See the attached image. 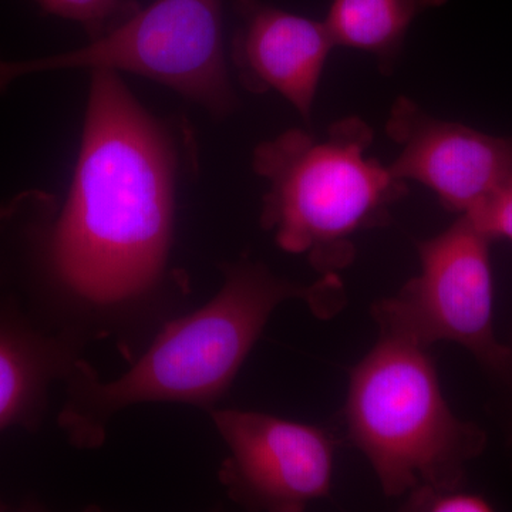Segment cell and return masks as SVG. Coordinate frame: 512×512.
<instances>
[{"label":"cell","mask_w":512,"mask_h":512,"mask_svg":"<svg viewBox=\"0 0 512 512\" xmlns=\"http://www.w3.org/2000/svg\"><path fill=\"white\" fill-rule=\"evenodd\" d=\"M197 163L185 119L156 116L120 73L92 70L66 202L30 190L0 207V309L84 349L185 291L170 269L175 197Z\"/></svg>","instance_id":"obj_1"},{"label":"cell","mask_w":512,"mask_h":512,"mask_svg":"<svg viewBox=\"0 0 512 512\" xmlns=\"http://www.w3.org/2000/svg\"><path fill=\"white\" fill-rule=\"evenodd\" d=\"M221 271L224 281L217 295L164 325L119 379L104 382L83 357L77 360L64 379L66 399L57 419L73 447L103 446L111 419L134 404H190L210 413L228 393L279 305L299 299L322 319L345 305L339 275L302 285L247 255L222 265Z\"/></svg>","instance_id":"obj_2"},{"label":"cell","mask_w":512,"mask_h":512,"mask_svg":"<svg viewBox=\"0 0 512 512\" xmlns=\"http://www.w3.org/2000/svg\"><path fill=\"white\" fill-rule=\"evenodd\" d=\"M372 143V127L348 117L323 137L291 128L252 153V170L268 183L261 227L322 276L348 268L353 238L389 224L390 208L409 191L390 165L367 157Z\"/></svg>","instance_id":"obj_3"},{"label":"cell","mask_w":512,"mask_h":512,"mask_svg":"<svg viewBox=\"0 0 512 512\" xmlns=\"http://www.w3.org/2000/svg\"><path fill=\"white\" fill-rule=\"evenodd\" d=\"M343 417L389 498L463 487L467 464L487 446V434L448 406L429 349L389 333L350 370Z\"/></svg>","instance_id":"obj_4"},{"label":"cell","mask_w":512,"mask_h":512,"mask_svg":"<svg viewBox=\"0 0 512 512\" xmlns=\"http://www.w3.org/2000/svg\"><path fill=\"white\" fill-rule=\"evenodd\" d=\"M76 69L147 77L215 120L239 107L225 56L222 0H154L82 49L22 62L0 57V94L26 74Z\"/></svg>","instance_id":"obj_5"},{"label":"cell","mask_w":512,"mask_h":512,"mask_svg":"<svg viewBox=\"0 0 512 512\" xmlns=\"http://www.w3.org/2000/svg\"><path fill=\"white\" fill-rule=\"evenodd\" d=\"M493 239L460 215L446 231L419 242L420 272L372 306L379 332L430 349L454 342L487 372L503 366L508 346L494 332Z\"/></svg>","instance_id":"obj_6"},{"label":"cell","mask_w":512,"mask_h":512,"mask_svg":"<svg viewBox=\"0 0 512 512\" xmlns=\"http://www.w3.org/2000/svg\"><path fill=\"white\" fill-rule=\"evenodd\" d=\"M229 456L218 480L251 511L299 512L332 491L336 440L329 430L237 409H212Z\"/></svg>","instance_id":"obj_7"},{"label":"cell","mask_w":512,"mask_h":512,"mask_svg":"<svg viewBox=\"0 0 512 512\" xmlns=\"http://www.w3.org/2000/svg\"><path fill=\"white\" fill-rule=\"evenodd\" d=\"M386 133L400 148L393 174L426 185L448 211L467 214L512 184V138L436 119L407 97L394 103Z\"/></svg>","instance_id":"obj_8"},{"label":"cell","mask_w":512,"mask_h":512,"mask_svg":"<svg viewBox=\"0 0 512 512\" xmlns=\"http://www.w3.org/2000/svg\"><path fill=\"white\" fill-rule=\"evenodd\" d=\"M235 12L229 57L239 84L252 94L278 93L309 123L323 67L336 47L325 22L262 0H235Z\"/></svg>","instance_id":"obj_9"},{"label":"cell","mask_w":512,"mask_h":512,"mask_svg":"<svg viewBox=\"0 0 512 512\" xmlns=\"http://www.w3.org/2000/svg\"><path fill=\"white\" fill-rule=\"evenodd\" d=\"M80 359V350L0 311V433L39 429L50 387L64 382Z\"/></svg>","instance_id":"obj_10"},{"label":"cell","mask_w":512,"mask_h":512,"mask_svg":"<svg viewBox=\"0 0 512 512\" xmlns=\"http://www.w3.org/2000/svg\"><path fill=\"white\" fill-rule=\"evenodd\" d=\"M446 0H333L326 28L335 46L375 55L384 69L399 56L413 20Z\"/></svg>","instance_id":"obj_11"},{"label":"cell","mask_w":512,"mask_h":512,"mask_svg":"<svg viewBox=\"0 0 512 512\" xmlns=\"http://www.w3.org/2000/svg\"><path fill=\"white\" fill-rule=\"evenodd\" d=\"M43 12L79 23L92 40L109 35L136 15V0H36Z\"/></svg>","instance_id":"obj_12"},{"label":"cell","mask_w":512,"mask_h":512,"mask_svg":"<svg viewBox=\"0 0 512 512\" xmlns=\"http://www.w3.org/2000/svg\"><path fill=\"white\" fill-rule=\"evenodd\" d=\"M403 510L421 512H488L494 507L483 495L463 487H417L406 495Z\"/></svg>","instance_id":"obj_13"},{"label":"cell","mask_w":512,"mask_h":512,"mask_svg":"<svg viewBox=\"0 0 512 512\" xmlns=\"http://www.w3.org/2000/svg\"><path fill=\"white\" fill-rule=\"evenodd\" d=\"M463 215L493 241L498 238L512 241V184L485 198Z\"/></svg>","instance_id":"obj_14"},{"label":"cell","mask_w":512,"mask_h":512,"mask_svg":"<svg viewBox=\"0 0 512 512\" xmlns=\"http://www.w3.org/2000/svg\"><path fill=\"white\" fill-rule=\"evenodd\" d=\"M508 346L507 359L493 376L497 393H495L494 409L498 414L505 434V447L512 466V343Z\"/></svg>","instance_id":"obj_15"},{"label":"cell","mask_w":512,"mask_h":512,"mask_svg":"<svg viewBox=\"0 0 512 512\" xmlns=\"http://www.w3.org/2000/svg\"><path fill=\"white\" fill-rule=\"evenodd\" d=\"M6 510H9V505L2 503V501H0V511H6Z\"/></svg>","instance_id":"obj_16"}]
</instances>
